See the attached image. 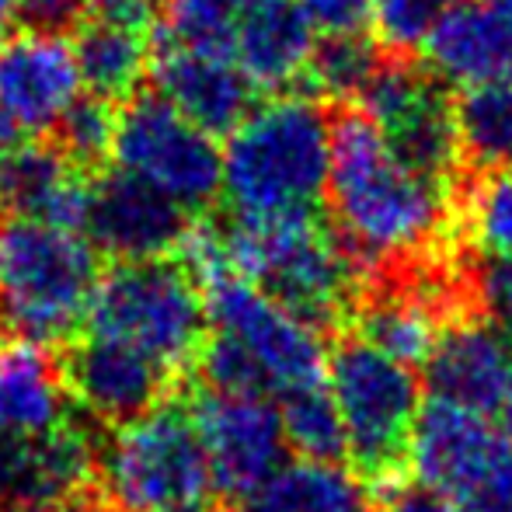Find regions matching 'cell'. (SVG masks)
<instances>
[{
    "mask_svg": "<svg viewBox=\"0 0 512 512\" xmlns=\"http://www.w3.org/2000/svg\"><path fill=\"white\" fill-rule=\"evenodd\" d=\"M478 297L488 321L512 342V258L509 262H488L481 269Z\"/></svg>",
    "mask_w": 512,
    "mask_h": 512,
    "instance_id": "33",
    "label": "cell"
},
{
    "mask_svg": "<svg viewBox=\"0 0 512 512\" xmlns=\"http://www.w3.org/2000/svg\"><path fill=\"white\" fill-rule=\"evenodd\" d=\"M328 206L335 234L359 265L391 269L429 255L446 227V182L415 171L363 112L331 126Z\"/></svg>",
    "mask_w": 512,
    "mask_h": 512,
    "instance_id": "1",
    "label": "cell"
},
{
    "mask_svg": "<svg viewBox=\"0 0 512 512\" xmlns=\"http://www.w3.org/2000/svg\"><path fill=\"white\" fill-rule=\"evenodd\" d=\"M192 422L203 439L216 492L251 499L269 474L286 464V429L269 394L209 391L192 405Z\"/></svg>",
    "mask_w": 512,
    "mask_h": 512,
    "instance_id": "10",
    "label": "cell"
},
{
    "mask_svg": "<svg viewBox=\"0 0 512 512\" xmlns=\"http://www.w3.org/2000/svg\"><path fill=\"white\" fill-rule=\"evenodd\" d=\"M512 453V429L481 411L429 398L411 436L415 478L464 502Z\"/></svg>",
    "mask_w": 512,
    "mask_h": 512,
    "instance_id": "12",
    "label": "cell"
},
{
    "mask_svg": "<svg viewBox=\"0 0 512 512\" xmlns=\"http://www.w3.org/2000/svg\"><path fill=\"white\" fill-rule=\"evenodd\" d=\"M67 380L46 356V345H0V432L7 436H46L67 422Z\"/></svg>",
    "mask_w": 512,
    "mask_h": 512,
    "instance_id": "22",
    "label": "cell"
},
{
    "mask_svg": "<svg viewBox=\"0 0 512 512\" xmlns=\"http://www.w3.org/2000/svg\"><path fill=\"white\" fill-rule=\"evenodd\" d=\"M91 471V439L70 418L46 436L0 432V509L18 502L70 499L91 478Z\"/></svg>",
    "mask_w": 512,
    "mask_h": 512,
    "instance_id": "20",
    "label": "cell"
},
{
    "mask_svg": "<svg viewBox=\"0 0 512 512\" xmlns=\"http://www.w3.org/2000/svg\"><path fill=\"white\" fill-rule=\"evenodd\" d=\"M328 391L338 405L352 471L387 485L411 460L422 384L415 366L380 352L363 335H342L328 356Z\"/></svg>",
    "mask_w": 512,
    "mask_h": 512,
    "instance_id": "6",
    "label": "cell"
},
{
    "mask_svg": "<svg viewBox=\"0 0 512 512\" xmlns=\"http://www.w3.org/2000/svg\"><path fill=\"white\" fill-rule=\"evenodd\" d=\"M102 279L95 244L81 230L32 216L0 223V324L14 338L56 345L88 321Z\"/></svg>",
    "mask_w": 512,
    "mask_h": 512,
    "instance_id": "3",
    "label": "cell"
},
{
    "mask_svg": "<svg viewBox=\"0 0 512 512\" xmlns=\"http://www.w3.org/2000/svg\"><path fill=\"white\" fill-rule=\"evenodd\" d=\"M74 60L88 95L98 98H133L143 74L154 63V42L147 28L119 25V21L88 18L74 32Z\"/></svg>",
    "mask_w": 512,
    "mask_h": 512,
    "instance_id": "24",
    "label": "cell"
},
{
    "mask_svg": "<svg viewBox=\"0 0 512 512\" xmlns=\"http://www.w3.org/2000/svg\"><path fill=\"white\" fill-rule=\"evenodd\" d=\"M95 471L115 512H209L216 495L192 411L178 405L115 425Z\"/></svg>",
    "mask_w": 512,
    "mask_h": 512,
    "instance_id": "5",
    "label": "cell"
},
{
    "mask_svg": "<svg viewBox=\"0 0 512 512\" xmlns=\"http://www.w3.org/2000/svg\"><path fill=\"white\" fill-rule=\"evenodd\" d=\"M450 512H478V509H471L467 502H457V499H453V502H450Z\"/></svg>",
    "mask_w": 512,
    "mask_h": 512,
    "instance_id": "39",
    "label": "cell"
},
{
    "mask_svg": "<svg viewBox=\"0 0 512 512\" xmlns=\"http://www.w3.org/2000/svg\"><path fill=\"white\" fill-rule=\"evenodd\" d=\"M216 512H237V509H216Z\"/></svg>",
    "mask_w": 512,
    "mask_h": 512,
    "instance_id": "40",
    "label": "cell"
},
{
    "mask_svg": "<svg viewBox=\"0 0 512 512\" xmlns=\"http://www.w3.org/2000/svg\"><path fill=\"white\" fill-rule=\"evenodd\" d=\"M112 157L122 171L199 213L223 196V150L164 95L140 91L119 112Z\"/></svg>",
    "mask_w": 512,
    "mask_h": 512,
    "instance_id": "8",
    "label": "cell"
},
{
    "mask_svg": "<svg viewBox=\"0 0 512 512\" xmlns=\"http://www.w3.org/2000/svg\"><path fill=\"white\" fill-rule=\"evenodd\" d=\"M241 4L244 0H171L164 39L189 49L230 53Z\"/></svg>",
    "mask_w": 512,
    "mask_h": 512,
    "instance_id": "30",
    "label": "cell"
},
{
    "mask_svg": "<svg viewBox=\"0 0 512 512\" xmlns=\"http://www.w3.org/2000/svg\"><path fill=\"white\" fill-rule=\"evenodd\" d=\"M279 415H283L286 443L307 460H345V425L328 384H310L297 391L279 394Z\"/></svg>",
    "mask_w": 512,
    "mask_h": 512,
    "instance_id": "26",
    "label": "cell"
},
{
    "mask_svg": "<svg viewBox=\"0 0 512 512\" xmlns=\"http://www.w3.org/2000/svg\"><path fill=\"white\" fill-rule=\"evenodd\" d=\"M154 84L185 119L209 136H230L255 108V84L230 53L189 49L164 39L154 46Z\"/></svg>",
    "mask_w": 512,
    "mask_h": 512,
    "instance_id": "16",
    "label": "cell"
},
{
    "mask_svg": "<svg viewBox=\"0 0 512 512\" xmlns=\"http://www.w3.org/2000/svg\"><path fill=\"white\" fill-rule=\"evenodd\" d=\"M206 314L216 335L241 349L265 394H286L324 380L328 356L314 324L286 310L241 272L223 269L206 279Z\"/></svg>",
    "mask_w": 512,
    "mask_h": 512,
    "instance_id": "9",
    "label": "cell"
},
{
    "mask_svg": "<svg viewBox=\"0 0 512 512\" xmlns=\"http://www.w3.org/2000/svg\"><path fill=\"white\" fill-rule=\"evenodd\" d=\"M115 126H119V112L108 98L81 95L56 126V147L77 171L98 168L115 147Z\"/></svg>",
    "mask_w": 512,
    "mask_h": 512,
    "instance_id": "29",
    "label": "cell"
},
{
    "mask_svg": "<svg viewBox=\"0 0 512 512\" xmlns=\"http://www.w3.org/2000/svg\"><path fill=\"white\" fill-rule=\"evenodd\" d=\"M206 297L185 262H115L91 297V335L129 345L164 370L192 363L206 342Z\"/></svg>",
    "mask_w": 512,
    "mask_h": 512,
    "instance_id": "7",
    "label": "cell"
},
{
    "mask_svg": "<svg viewBox=\"0 0 512 512\" xmlns=\"http://www.w3.org/2000/svg\"><path fill=\"white\" fill-rule=\"evenodd\" d=\"M230 269L241 272L307 324L335 328L359 307V262L317 216L297 220H234L223 230Z\"/></svg>",
    "mask_w": 512,
    "mask_h": 512,
    "instance_id": "4",
    "label": "cell"
},
{
    "mask_svg": "<svg viewBox=\"0 0 512 512\" xmlns=\"http://www.w3.org/2000/svg\"><path fill=\"white\" fill-rule=\"evenodd\" d=\"M321 35H352L373 21V0H304Z\"/></svg>",
    "mask_w": 512,
    "mask_h": 512,
    "instance_id": "32",
    "label": "cell"
},
{
    "mask_svg": "<svg viewBox=\"0 0 512 512\" xmlns=\"http://www.w3.org/2000/svg\"><path fill=\"white\" fill-rule=\"evenodd\" d=\"M512 373V342L488 317L460 314L439 331L422 380L429 398L502 418Z\"/></svg>",
    "mask_w": 512,
    "mask_h": 512,
    "instance_id": "15",
    "label": "cell"
},
{
    "mask_svg": "<svg viewBox=\"0 0 512 512\" xmlns=\"http://www.w3.org/2000/svg\"><path fill=\"white\" fill-rule=\"evenodd\" d=\"M21 11H28V0H0V32L7 25H14L21 18Z\"/></svg>",
    "mask_w": 512,
    "mask_h": 512,
    "instance_id": "38",
    "label": "cell"
},
{
    "mask_svg": "<svg viewBox=\"0 0 512 512\" xmlns=\"http://www.w3.org/2000/svg\"><path fill=\"white\" fill-rule=\"evenodd\" d=\"M460 150L485 168L512 164V88L509 84H478L457 102Z\"/></svg>",
    "mask_w": 512,
    "mask_h": 512,
    "instance_id": "25",
    "label": "cell"
},
{
    "mask_svg": "<svg viewBox=\"0 0 512 512\" xmlns=\"http://www.w3.org/2000/svg\"><path fill=\"white\" fill-rule=\"evenodd\" d=\"M464 502L478 512H512V453Z\"/></svg>",
    "mask_w": 512,
    "mask_h": 512,
    "instance_id": "35",
    "label": "cell"
},
{
    "mask_svg": "<svg viewBox=\"0 0 512 512\" xmlns=\"http://www.w3.org/2000/svg\"><path fill=\"white\" fill-rule=\"evenodd\" d=\"M432 70L464 88H512V0H464L422 42Z\"/></svg>",
    "mask_w": 512,
    "mask_h": 512,
    "instance_id": "19",
    "label": "cell"
},
{
    "mask_svg": "<svg viewBox=\"0 0 512 512\" xmlns=\"http://www.w3.org/2000/svg\"><path fill=\"white\" fill-rule=\"evenodd\" d=\"M251 512H377L363 474L342 460H293L262 481L248 499Z\"/></svg>",
    "mask_w": 512,
    "mask_h": 512,
    "instance_id": "23",
    "label": "cell"
},
{
    "mask_svg": "<svg viewBox=\"0 0 512 512\" xmlns=\"http://www.w3.org/2000/svg\"><path fill=\"white\" fill-rule=\"evenodd\" d=\"M464 234L485 262L512 258V168H488L464 196Z\"/></svg>",
    "mask_w": 512,
    "mask_h": 512,
    "instance_id": "27",
    "label": "cell"
},
{
    "mask_svg": "<svg viewBox=\"0 0 512 512\" xmlns=\"http://www.w3.org/2000/svg\"><path fill=\"white\" fill-rule=\"evenodd\" d=\"M0 512H98V509L84 506L77 499H53V502H18V506H4Z\"/></svg>",
    "mask_w": 512,
    "mask_h": 512,
    "instance_id": "37",
    "label": "cell"
},
{
    "mask_svg": "<svg viewBox=\"0 0 512 512\" xmlns=\"http://www.w3.org/2000/svg\"><path fill=\"white\" fill-rule=\"evenodd\" d=\"M460 4L464 0H373V28L387 49L408 53Z\"/></svg>",
    "mask_w": 512,
    "mask_h": 512,
    "instance_id": "31",
    "label": "cell"
},
{
    "mask_svg": "<svg viewBox=\"0 0 512 512\" xmlns=\"http://www.w3.org/2000/svg\"><path fill=\"white\" fill-rule=\"evenodd\" d=\"M317 28L304 0H244L230 56L258 91H286L307 77Z\"/></svg>",
    "mask_w": 512,
    "mask_h": 512,
    "instance_id": "18",
    "label": "cell"
},
{
    "mask_svg": "<svg viewBox=\"0 0 512 512\" xmlns=\"http://www.w3.org/2000/svg\"><path fill=\"white\" fill-rule=\"evenodd\" d=\"M189 209L143 178L115 168L91 185L84 234L112 262H143L178 251L189 234Z\"/></svg>",
    "mask_w": 512,
    "mask_h": 512,
    "instance_id": "14",
    "label": "cell"
},
{
    "mask_svg": "<svg viewBox=\"0 0 512 512\" xmlns=\"http://www.w3.org/2000/svg\"><path fill=\"white\" fill-rule=\"evenodd\" d=\"M81 88L74 46L56 28H21L0 42V115L21 136L60 126Z\"/></svg>",
    "mask_w": 512,
    "mask_h": 512,
    "instance_id": "13",
    "label": "cell"
},
{
    "mask_svg": "<svg viewBox=\"0 0 512 512\" xmlns=\"http://www.w3.org/2000/svg\"><path fill=\"white\" fill-rule=\"evenodd\" d=\"M359 102L411 168L446 182L460 154L457 112L429 74L408 63H380Z\"/></svg>",
    "mask_w": 512,
    "mask_h": 512,
    "instance_id": "11",
    "label": "cell"
},
{
    "mask_svg": "<svg viewBox=\"0 0 512 512\" xmlns=\"http://www.w3.org/2000/svg\"><path fill=\"white\" fill-rule=\"evenodd\" d=\"M331 122L314 98L279 95L248 112L223 147V199L237 220L317 216L328 196Z\"/></svg>",
    "mask_w": 512,
    "mask_h": 512,
    "instance_id": "2",
    "label": "cell"
},
{
    "mask_svg": "<svg viewBox=\"0 0 512 512\" xmlns=\"http://www.w3.org/2000/svg\"><path fill=\"white\" fill-rule=\"evenodd\" d=\"M91 206V185L46 143H14L0 150V209L11 216H32L67 230H84Z\"/></svg>",
    "mask_w": 512,
    "mask_h": 512,
    "instance_id": "21",
    "label": "cell"
},
{
    "mask_svg": "<svg viewBox=\"0 0 512 512\" xmlns=\"http://www.w3.org/2000/svg\"><path fill=\"white\" fill-rule=\"evenodd\" d=\"M380 70L377 46L363 32L324 35L307 67V84L324 98H359Z\"/></svg>",
    "mask_w": 512,
    "mask_h": 512,
    "instance_id": "28",
    "label": "cell"
},
{
    "mask_svg": "<svg viewBox=\"0 0 512 512\" xmlns=\"http://www.w3.org/2000/svg\"><path fill=\"white\" fill-rule=\"evenodd\" d=\"M450 502V495H443L439 488L401 474L384 485L377 512H450Z\"/></svg>",
    "mask_w": 512,
    "mask_h": 512,
    "instance_id": "34",
    "label": "cell"
},
{
    "mask_svg": "<svg viewBox=\"0 0 512 512\" xmlns=\"http://www.w3.org/2000/svg\"><path fill=\"white\" fill-rule=\"evenodd\" d=\"M168 373L171 370H164L143 352L98 335H91L84 345H74L67 366H63V380L77 394V401L91 415L115 425L147 415L150 408L161 405Z\"/></svg>",
    "mask_w": 512,
    "mask_h": 512,
    "instance_id": "17",
    "label": "cell"
},
{
    "mask_svg": "<svg viewBox=\"0 0 512 512\" xmlns=\"http://www.w3.org/2000/svg\"><path fill=\"white\" fill-rule=\"evenodd\" d=\"M81 7H84V0H28V14L46 28L74 21Z\"/></svg>",
    "mask_w": 512,
    "mask_h": 512,
    "instance_id": "36",
    "label": "cell"
}]
</instances>
